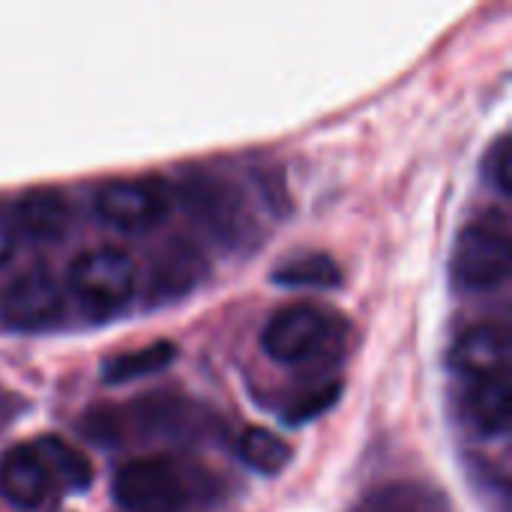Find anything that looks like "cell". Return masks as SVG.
Here are the masks:
<instances>
[{"label": "cell", "mask_w": 512, "mask_h": 512, "mask_svg": "<svg viewBox=\"0 0 512 512\" xmlns=\"http://www.w3.org/2000/svg\"><path fill=\"white\" fill-rule=\"evenodd\" d=\"M138 267L135 261L114 246H99L78 255L69 267V288L93 312H117L135 294Z\"/></svg>", "instance_id": "1"}, {"label": "cell", "mask_w": 512, "mask_h": 512, "mask_svg": "<svg viewBox=\"0 0 512 512\" xmlns=\"http://www.w3.org/2000/svg\"><path fill=\"white\" fill-rule=\"evenodd\" d=\"M174 207L171 186L156 177L111 180L96 192V213L117 231L141 234L168 219Z\"/></svg>", "instance_id": "2"}, {"label": "cell", "mask_w": 512, "mask_h": 512, "mask_svg": "<svg viewBox=\"0 0 512 512\" xmlns=\"http://www.w3.org/2000/svg\"><path fill=\"white\" fill-rule=\"evenodd\" d=\"M453 282L465 291H486L510 276V240L504 222H471L453 246Z\"/></svg>", "instance_id": "3"}, {"label": "cell", "mask_w": 512, "mask_h": 512, "mask_svg": "<svg viewBox=\"0 0 512 512\" xmlns=\"http://www.w3.org/2000/svg\"><path fill=\"white\" fill-rule=\"evenodd\" d=\"M336 321L315 306H288L276 312L261 333V348L267 357L285 366L309 363L327 351L333 342Z\"/></svg>", "instance_id": "4"}, {"label": "cell", "mask_w": 512, "mask_h": 512, "mask_svg": "<svg viewBox=\"0 0 512 512\" xmlns=\"http://www.w3.org/2000/svg\"><path fill=\"white\" fill-rule=\"evenodd\" d=\"M114 501L120 512H180L186 489L177 468L162 459H135L114 474Z\"/></svg>", "instance_id": "5"}, {"label": "cell", "mask_w": 512, "mask_h": 512, "mask_svg": "<svg viewBox=\"0 0 512 512\" xmlns=\"http://www.w3.org/2000/svg\"><path fill=\"white\" fill-rule=\"evenodd\" d=\"M63 288L48 270H24L0 297V321L18 333H42L63 318Z\"/></svg>", "instance_id": "6"}, {"label": "cell", "mask_w": 512, "mask_h": 512, "mask_svg": "<svg viewBox=\"0 0 512 512\" xmlns=\"http://www.w3.org/2000/svg\"><path fill=\"white\" fill-rule=\"evenodd\" d=\"M450 366L459 375H465L468 381H486V378L507 375V366H510L507 327H501V324L468 327L450 351Z\"/></svg>", "instance_id": "7"}, {"label": "cell", "mask_w": 512, "mask_h": 512, "mask_svg": "<svg viewBox=\"0 0 512 512\" xmlns=\"http://www.w3.org/2000/svg\"><path fill=\"white\" fill-rule=\"evenodd\" d=\"M186 204L192 216L222 240H240L246 234V210L240 192L216 177H198L186 186Z\"/></svg>", "instance_id": "8"}, {"label": "cell", "mask_w": 512, "mask_h": 512, "mask_svg": "<svg viewBox=\"0 0 512 512\" xmlns=\"http://www.w3.org/2000/svg\"><path fill=\"white\" fill-rule=\"evenodd\" d=\"M51 477L30 447H12L0 459V495L18 510H36L51 495Z\"/></svg>", "instance_id": "9"}, {"label": "cell", "mask_w": 512, "mask_h": 512, "mask_svg": "<svg viewBox=\"0 0 512 512\" xmlns=\"http://www.w3.org/2000/svg\"><path fill=\"white\" fill-rule=\"evenodd\" d=\"M201 276H204L201 255L186 243H174L153 264L150 285H147V303H171V300L183 297L186 291H192Z\"/></svg>", "instance_id": "10"}, {"label": "cell", "mask_w": 512, "mask_h": 512, "mask_svg": "<svg viewBox=\"0 0 512 512\" xmlns=\"http://www.w3.org/2000/svg\"><path fill=\"white\" fill-rule=\"evenodd\" d=\"M15 231L39 240V243H51V240H60L69 225H72V210L66 204V198L60 192H51V189H36V192H27L18 207H15Z\"/></svg>", "instance_id": "11"}, {"label": "cell", "mask_w": 512, "mask_h": 512, "mask_svg": "<svg viewBox=\"0 0 512 512\" xmlns=\"http://www.w3.org/2000/svg\"><path fill=\"white\" fill-rule=\"evenodd\" d=\"M510 381L507 375L471 381L468 390V420L480 429V435L498 438L510 429Z\"/></svg>", "instance_id": "12"}, {"label": "cell", "mask_w": 512, "mask_h": 512, "mask_svg": "<svg viewBox=\"0 0 512 512\" xmlns=\"http://www.w3.org/2000/svg\"><path fill=\"white\" fill-rule=\"evenodd\" d=\"M30 450L36 453V459L42 462V468L51 477V486L57 483L66 492H87L93 483V468L90 462L69 447L60 438H39L36 444H30Z\"/></svg>", "instance_id": "13"}, {"label": "cell", "mask_w": 512, "mask_h": 512, "mask_svg": "<svg viewBox=\"0 0 512 512\" xmlns=\"http://www.w3.org/2000/svg\"><path fill=\"white\" fill-rule=\"evenodd\" d=\"M174 357H177L174 342L162 339V342H153V345H144V348H135V351H126V354H117L114 360H108L102 366V381L114 384V387L129 384V381H138V378L168 369L174 363Z\"/></svg>", "instance_id": "14"}, {"label": "cell", "mask_w": 512, "mask_h": 512, "mask_svg": "<svg viewBox=\"0 0 512 512\" xmlns=\"http://www.w3.org/2000/svg\"><path fill=\"white\" fill-rule=\"evenodd\" d=\"M270 279L279 288H321V291H330V288H336L342 282V270L330 255L309 252V255L288 258L279 270H273Z\"/></svg>", "instance_id": "15"}, {"label": "cell", "mask_w": 512, "mask_h": 512, "mask_svg": "<svg viewBox=\"0 0 512 512\" xmlns=\"http://www.w3.org/2000/svg\"><path fill=\"white\" fill-rule=\"evenodd\" d=\"M237 450L252 471L267 477H276L291 465V447L270 429H246Z\"/></svg>", "instance_id": "16"}, {"label": "cell", "mask_w": 512, "mask_h": 512, "mask_svg": "<svg viewBox=\"0 0 512 512\" xmlns=\"http://www.w3.org/2000/svg\"><path fill=\"white\" fill-rule=\"evenodd\" d=\"M339 396H342V387H339L336 381L321 384V387H315V390L303 393L300 399H294V402L288 405V411H285V420H288L291 426H297V423H309V420L321 417L324 411H330V408L336 405V399H339Z\"/></svg>", "instance_id": "17"}, {"label": "cell", "mask_w": 512, "mask_h": 512, "mask_svg": "<svg viewBox=\"0 0 512 512\" xmlns=\"http://www.w3.org/2000/svg\"><path fill=\"white\" fill-rule=\"evenodd\" d=\"M510 168H512L510 141L501 135V138L495 141V147L489 150V156H486V177L495 183V189H498L501 195H510V189H512Z\"/></svg>", "instance_id": "18"}, {"label": "cell", "mask_w": 512, "mask_h": 512, "mask_svg": "<svg viewBox=\"0 0 512 512\" xmlns=\"http://www.w3.org/2000/svg\"><path fill=\"white\" fill-rule=\"evenodd\" d=\"M15 246H18V231H15V222L12 216L0 207V267L15 255Z\"/></svg>", "instance_id": "19"}]
</instances>
